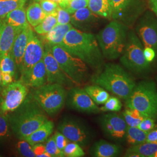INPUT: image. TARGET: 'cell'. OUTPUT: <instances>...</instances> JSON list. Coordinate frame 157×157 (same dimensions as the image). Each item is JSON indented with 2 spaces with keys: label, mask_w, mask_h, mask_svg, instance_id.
Masks as SVG:
<instances>
[{
  "label": "cell",
  "mask_w": 157,
  "mask_h": 157,
  "mask_svg": "<svg viewBox=\"0 0 157 157\" xmlns=\"http://www.w3.org/2000/svg\"><path fill=\"white\" fill-rule=\"evenodd\" d=\"M60 45L94 69L98 70L103 66L104 56L93 34L72 28Z\"/></svg>",
  "instance_id": "6da1fadb"
},
{
  "label": "cell",
  "mask_w": 157,
  "mask_h": 157,
  "mask_svg": "<svg viewBox=\"0 0 157 157\" xmlns=\"http://www.w3.org/2000/svg\"><path fill=\"white\" fill-rule=\"evenodd\" d=\"M8 119L12 132L19 140H24L47 120L45 112L34 100L32 94L28 95L22 105Z\"/></svg>",
  "instance_id": "7a4b0ae2"
},
{
  "label": "cell",
  "mask_w": 157,
  "mask_h": 157,
  "mask_svg": "<svg viewBox=\"0 0 157 157\" xmlns=\"http://www.w3.org/2000/svg\"><path fill=\"white\" fill-rule=\"evenodd\" d=\"M91 82L126 101L136 86L133 78L121 65L108 63L94 75Z\"/></svg>",
  "instance_id": "3957f363"
},
{
  "label": "cell",
  "mask_w": 157,
  "mask_h": 157,
  "mask_svg": "<svg viewBox=\"0 0 157 157\" xmlns=\"http://www.w3.org/2000/svg\"><path fill=\"white\" fill-rule=\"evenodd\" d=\"M129 27L113 20L97 34L99 47L104 58L114 60L121 56L126 44Z\"/></svg>",
  "instance_id": "277c9868"
},
{
  "label": "cell",
  "mask_w": 157,
  "mask_h": 157,
  "mask_svg": "<svg viewBox=\"0 0 157 157\" xmlns=\"http://www.w3.org/2000/svg\"><path fill=\"white\" fill-rule=\"evenodd\" d=\"M127 108L135 109L147 117L157 118V87L152 80H146L136 84L125 101Z\"/></svg>",
  "instance_id": "5b68a950"
},
{
  "label": "cell",
  "mask_w": 157,
  "mask_h": 157,
  "mask_svg": "<svg viewBox=\"0 0 157 157\" xmlns=\"http://www.w3.org/2000/svg\"><path fill=\"white\" fill-rule=\"evenodd\" d=\"M121 64L130 72L136 75H144L151 70L150 63L144 56L143 43L133 30L128 31L126 44L120 56Z\"/></svg>",
  "instance_id": "8992f818"
},
{
  "label": "cell",
  "mask_w": 157,
  "mask_h": 157,
  "mask_svg": "<svg viewBox=\"0 0 157 157\" xmlns=\"http://www.w3.org/2000/svg\"><path fill=\"white\" fill-rule=\"evenodd\" d=\"M67 94L63 86L56 83H47L36 88L32 94L43 111L52 116L58 113L64 107Z\"/></svg>",
  "instance_id": "52a82bcc"
},
{
  "label": "cell",
  "mask_w": 157,
  "mask_h": 157,
  "mask_svg": "<svg viewBox=\"0 0 157 157\" xmlns=\"http://www.w3.org/2000/svg\"><path fill=\"white\" fill-rule=\"evenodd\" d=\"M51 51L63 72L76 84L86 80L89 73L87 65L77 56H74L60 45H53Z\"/></svg>",
  "instance_id": "ba28073f"
},
{
  "label": "cell",
  "mask_w": 157,
  "mask_h": 157,
  "mask_svg": "<svg viewBox=\"0 0 157 157\" xmlns=\"http://www.w3.org/2000/svg\"><path fill=\"white\" fill-rule=\"evenodd\" d=\"M58 129L69 140L84 148L90 145L94 137L90 127L78 118L67 117L62 119Z\"/></svg>",
  "instance_id": "9c48e42d"
},
{
  "label": "cell",
  "mask_w": 157,
  "mask_h": 157,
  "mask_svg": "<svg viewBox=\"0 0 157 157\" xmlns=\"http://www.w3.org/2000/svg\"><path fill=\"white\" fill-rule=\"evenodd\" d=\"M112 19L123 23L128 27L133 25L143 14L146 0H110Z\"/></svg>",
  "instance_id": "30bf717a"
},
{
  "label": "cell",
  "mask_w": 157,
  "mask_h": 157,
  "mask_svg": "<svg viewBox=\"0 0 157 157\" xmlns=\"http://www.w3.org/2000/svg\"><path fill=\"white\" fill-rule=\"evenodd\" d=\"M28 86L21 80L4 87L0 93V112L6 114L15 111L28 95Z\"/></svg>",
  "instance_id": "8fae6325"
},
{
  "label": "cell",
  "mask_w": 157,
  "mask_h": 157,
  "mask_svg": "<svg viewBox=\"0 0 157 157\" xmlns=\"http://www.w3.org/2000/svg\"><path fill=\"white\" fill-rule=\"evenodd\" d=\"M98 123L104 135L109 139L119 143L126 141L128 125L122 115L115 112L104 114L99 118Z\"/></svg>",
  "instance_id": "7c38bea8"
},
{
  "label": "cell",
  "mask_w": 157,
  "mask_h": 157,
  "mask_svg": "<svg viewBox=\"0 0 157 157\" xmlns=\"http://www.w3.org/2000/svg\"><path fill=\"white\" fill-rule=\"evenodd\" d=\"M44 53V44L30 28L28 44L23 55L22 64L19 68L21 76L25 75L34 65L43 58Z\"/></svg>",
  "instance_id": "4fadbf2b"
},
{
  "label": "cell",
  "mask_w": 157,
  "mask_h": 157,
  "mask_svg": "<svg viewBox=\"0 0 157 157\" xmlns=\"http://www.w3.org/2000/svg\"><path fill=\"white\" fill-rule=\"evenodd\" d=\"M138 20L136 32L144 47L153 48L157 52V19L147 12Z\"/></svg>",
  "instance_id": "5bb4252c"
},
{
  "label": "cell",
  "mask_w": 157,
  "mask_h": 157,
  "mask_svg": "<svg viewBox=\"0 0 157 157\" xmlns=\"http://www.w3.org/2000/svg\"><path fill=\"white\" fill-rule=\"evenodd\" d=\"M43 61L46 70L47 83H56L63 87H69L76 84L63 72L53 56L51 47L49 45H45L44 47Z\"/></svg>",
  "instance_id": "9a60e30c"
},
{
  "label": "cell",
  "mask_w": 157,
  "mask_h": 157,
  "mask_svg": "<svg viewBox=\"0 0 157 157\" xmlns=\"http://www.w3.org/2000/svg\"><path fill=\"white\" fill-rule=\"evenodd\" d=\"M67 104L71 109L87 113H97L100 111L84 89L72 87L67 93Z\"/></svg>",
  "instance_id": "2e32d148"
},
{
  "label": "cell",
  "mask_w": 157,
  "mask_h": 157,
  "mask_svg": "<svg viewBox=\"0 0 157 157\" xmlns=\"http://www.w3.org/2000/svg\"><path fill=\"white\" fill-rule=\"evenodd\" d=\"M99 16L94 13L87 7L82 8L71 14V24L78 30L86 32L95 27Z\"/></svg>",
  "instance_id": "e0dca14e"
},
{
  "label": "cell",
  "mask_w": 157,
  "mask_h": 157,
  "mask_svg": "<svg viewBox=\"0 0 157 157\" xmlns=\"http://www.w3.org/2000/svg\"><path fill=\"white\" fill-rule=\"evenodd\" d=\"M20 80L27 86L37 88L47 83V75L43 58L34 65L27 73L21 76Z\"/></svg>",
  "instance_id": "ac0fdd59"
},
{
  "label": "cell",
  "mask_w": 157,
  "mask_h": 157,
  "mask_svg": "<svg viewBox=\"0 0 157 157\" xmlns=\"http://www.w3.org/2000/svg\"><path fill=\"white\" fill-rule=\"evenodd\" d=\"M89 152L91 157H119L123 152V148L117 144L100 140L95 142L90 147Z\"/></svg>",
  "instance_id": "d6986e66"
},
{
  "label": "cell",
  "mask_w": 157,
  "mask_h": 157,
  "mask_svg": "<svg viewBox=\"0 0 157 157\" xmlns=\"http://www.w3.org/2000/svg\"><path fill=\"white\" fill-rule=\"evenodd\" d=\"M20 32L9 25L4 19H0V56L11 51L14 40Z\"/></svg>",
  "instance_id": "ffe728a7"
},
{
  "label": "cell",
  "mask_w": 157,
  "mask_h": 157,
  "mask_svg": "<svg viewBox=\"0 0 157 157\" xmlns=\"http://www.w3.org/2000/svg\"><path fill=\"white\" fill-rule=\"evenodd\" d=\"M30 28V25H29L17 34L10 51L12 56L19 69L22 64L23 55L28 44Z\"/></svg>",
  "instance_id": "44dd1931"
},
{
  "label": "cell",
  "mask_w": 157,
  "mask_h": 157,
  "mask_svg": "<svg viewBox=\"0 0 157 157\" xmlns=\"http://www.w3.org/2000/svg\"><path fill=\"white\" fill-rule=\"evenodd\" d=\"M72 28V25L71 23L66 25L57 24L48 33L41 35V40L44 44L50 47L60 45L67 33Z\"/></svg>",
  "instance_id": "7402d4cb"
},
{
  "label": "cell",
  "mask_w": 157,
  "mask_h": 157,
  "mask_svg": "<svg viewBox=\"0 0 157 157\" xmlns=\"http://www.w3.org/2000/svg\"><path fill=\"white\" fill-rule=\"evenodd\" d=\"M54 128V124L53 122L47 119L40 128L24 140L27 141L32 146L37 143H43L47 140L52 133Z\"/></svg>",
  "instance_id": "603a6c76"
},
{
  "label": "cell",
  "mask_w": 157,
  "mask_h": 157,
  "mask_svg": "<svg viewBox=\"0 0 157 157\" xmlns=\"http://www.w3.org/2000/svg\"><path fill=\"white\" fill-rule=\"evenodd\" d=\"M4 19L9 25L19 31L29 25L24 6L10 12Z\"/></svg>",
  "instance_id": "cb8c5ba5"
},
{
  "label": "cell",
  "mask_w": 157,
  "mask_h": 157,
  "mask_svg": "<svg viewBox=\"0 0 157 157\" xmlns=\"http://www.w3.org/2000/svg\"><path fill=\"white\" fill-rule=\"evenodd\" d=\"M88 8L99 17L107 19L112 18V6L110 0H89Z\"/></svg>",
  "instance_id": "d4e9b609"
},
{
  "label": "cell",
  "mask_w": 157,
  "mask_h": 157,
  "mask_svg": "<svg viewBox=\"0 0 157 157\" xmlns=\"http://www.w3.org/2000/svg\"><path fill=\"white\" fill-rule=\"evenodd\" d=\"M39 3L34 2L26 9V17L29 24L33 28L36 27L46 17Z\"/></svg>",
  "instance_id": "484cf974"
},
{
  "label": "cell",
  "mask_w": 157,
  "mask_h": 157,
  "mask_svg": "<svg viewBox=\"0 0 157 157\" xmlns=\"http://www.w3.org/2000/svg\"><path fill=\"white\" fill-rule=\"evenodd\" d=\"M84 90L97 105L104 104L110 97L107 90L97 84L87 86Z\"/></svg>",
  "instance_id": "4316f807"
},
{
  "label": "cell",
  "mask_w": 157,
  "mask_h": 157,
  "mask_svg": "<svg viewBox=\"0 0 157 157\" xmlns=\"http://www.w3.org/2000/svg\"><path fill=\"white\" fill-rule=\"evenodd\" d=\"M148 132H144L138 127L128 126L126 141L130 146L137 145L146 142Z\"/></svg>",
  "instance_id": "83f0119b"
},
{
  "label": "cell",
  "mask_w": 157,
  "mask_h": 157,
  "mask_svg": "<svg viewBox=\"0 0 157 157\" xmlns=\"http://www.w3.org/2000/svg\"><path fill=\"white\" fill-rule=\"evenodd\" d=\"M157 151V143L147 141L131 146L126 150V151L133 152L138 154L141 157H153Z\"/></svg>",
  "instance_id": "f1b7e54d"
},
{
  "label": "cell",
  "mask_w": 157,
  "mask_h": 157,
  "mask_svg": "<svg viewBox=\"0 0 157 157\" xmlns=\"http://www.w3.org/2000/svg\"><path fill=\"white\" fill-rule=\"evenodd\" d=\"M122 115L128 126L130 127H138L141 122L147 117L139 111L129 108L123 111Z\"/></svg>",
  "instance_id": "f546056e"
},
{
  "label": "cell",
  "mask_w": 157,
  "mask_h": 157,
  "mask_svg": "<svg viewBox=\"0 0 157 157\" xmlns=\"http://www.w3.org/2000/svg\"><path fill=\"white\" fill-rule=\"evenodd\" d=\"M0 68L1 73H10L13 78H15L17 65L10 51L0 56Z\"/></svg>",
  "instance_id": "4dcf8cb0"
},
{
  "label": "cell",
  "mask_w": 157,
  "mask_h": 157,
  "mask_svg": "<svg viewBox=\"0 0 157 157\" xmlns=\"http://www.w3.org/2000/svg\"><path fill=\"white\" fill-rule=\"evenodd\" d=\"M57 24L56 11L52 14L47 15L39 25L34 28V30L37 33L44 35L48 33Z\"/></svg>",
  "instance_id": "1f68e13d"
},
{
  "label": "cell",
  "mask_w": 157,
  "mask_h": 157,
  "mask_svg": "<svg viewBox=\"0 0 157 157\" xmlns=\"http://www.w3.org/2000/svg\"><path fill=\"white\" fill-rule=\"evenodd\" d=\"M26 0H0V19H4L12 11L23 6Z\"/></svg>",
  "instance_id": "d6a6232c"
},
{
  "label": "cell",
  "mask_w": 157,
  "mask_h": 157,
  "mask_svg": "<svg viewBox=\"0 0 157 157\" xmlns=\"http://www.w3.org/2000/svg\"><path fill=\"white\" fill-rule=\"evenodd\" d=\"M88 4L89 0H64L59 6L71 14H72L78 10L87 7Z\"/></svg>",
  "instance_id": "836d02e7"
},
{
  "label": "cell",
  "mask_w": 157,
  "mask_h": 157,
  "mask_svg": "<svg viewBox=\"0 0 157 157\" xmlns=\"http://www.w3.org/2000/svg\"><path fill=\"white\" fill-rule=\"evenodd\" d=\"M100 111L103 112H119L121 110L122 104L118 97H109Z\"/></svg>",
  "instance_id": "e575fe53"
},
{
  "label": "cell",
  "mask_w": 157,
  "mask_h": 157,
  "mask_svg": "<svg viewBox=\"0 0 157 157\" xmlns=\"http://www.w3.org/2000/svg\"><path fill=\"white\" fill-rule=\"evenodd\" d=\"M65 157H82L85 155L82 147L76 143L69 142L63 150Z\"/></svg>",
  "instance_id": "d590c367"
},
{
  "label": "cell",
  "mask_w": 157,
  "mask_h": 157,
  "mask_svg": "<svg viewBox=\"0 0 157 157\" xmlns=\"http://www.w3.org/2000/svg\"><path fill=\"white\" fill-rule=\"evenodd\" d=\"M16 147L17 151L22 157H36L32 146L25 140H19V141L17 143Z\"/></svg>",
  "instance_id": "8d00e7d4"
},
{
  "label": "cell",
  "mask_w": 157,
  "mask_h": 157,
  "mask_svg": "<svg viewBox=\"0 0 157 157\" xmlns=\"http://www.w3.org/2000/svg\"><path fill=\"white\" fill-rule=\"evenodd\" d=\"M45 146V151L50 155L51 157H65L63 152L61 151L56 146V143L53 137H50L47 140Z\"/></svg>",
  "instance_id": "74e56055"
},
{
  "label": "cell",
  "mask_w": 157,
  "mask_h": 157,
  "mask_svg": "<svg viewBox=\"0 0 157 157\" xmlns=\"http://www.w3.org/2000/svg\"><path fill=\"white\" fill-rule=\"evenodd\" d=\"M9 119L6 115L0 112V140L6 139L10 135Z\"/></svg>",
  "instance_id": "f35d334b"
},
{
  "label": "cell",
  "mask_w": 157,
  "mask_h": 157,
  "mask_svg": "<svg viewBox=\"0 0 157 157\" xmlns=\"http://www.w3.org/2000/svg\"><path fill=\"white\" fill-rule=\"evenodd\" d=\"M39 4L46 15L56 12L59 6L58 4L50 0H40Z\"/></svg>",
  "instance_id": "ab89813d"
},
{
  "label": "cell",
  "mask_w": 157,
  "mask_h": 157,
  "mask_svg": "<svg viewBox=\"0 0 157 157\" xmlns=\"http://www.w3.org/2000/svg\"><path fill=\"white\" fill-rule=\"evenodd\" d=\"M56 19L58 24H68L71 22V14L59 6L56 10Z\"/></svg>",
  "instance_id": "60d3db41"
},
{
  "label": "cell",
  "mask_w": 157,
  "mask_h": 157,
  "mask_svg": "<svg viewBox=\"0 0 157 157\" xmlns=\"http://www.w3.org/2000/svg\"><path fill=\"white\" fill-rule=\"evenodd\" d=\"M53 137L54 139V140L58 148L61 151L63 152L64 148L69 143V140L59 131L56 132L54 135L53 136Z\"/></svg>",
  "instance_id": "b9f144b4"
},
{
  "label": "cell",
  "mask_w": 157,
  "mask_h": 157,
  "mask_svg": "<svg viewBox=\"0 0 157 157\" xmlns=\"http://www.w3.org/2000/svg\"><path fill=\"white\" fill-rule=\"evenodd\" d=\"M155 127V119L151 117H146L144 118L138 126V128L140 130L148 133L154 129Z\"/></svg>",
  "instance_id": "7bdbcfd3"
},
{
  "label": "cell",
  "mask_w": 157,
  "mask_h": 157,
  "mask_svg": "<svg viewBox=\"0 0 157 157\" xmlns=\"http://www.w3.org/2000/svg\"><path fill=\"white\" fill-rule=\"evenodd\" d=\"M144 56L146 61L149 63L152 62L156 56V52L149 47H145L144 48Z\"/></svg>",
  "instance_id": "ee69618b"
},
{
  "label": "cell",
  "mask_w": 157,
  "mask_h": 157,
  "mask_svg": "<svg viewBox=\"0 0 157 157\" xmlns=\"http://www.w3.org/2000/svg\"><path fill=\"white\" fill-rule=\"evenodd\" d=\"M32 148L36 157H40L41 155H42L46 152L45 145L42 143L34 144L32 146Z\"/></svg>",
  "instance_id": "f6af8a7d"
},
{
  "label": "cell",
  "mask_w": 157,
  "mask_h": 157,
  "mask_svg": "<svg viewBox=\"0 0 157 157\" xmlns=\"http://www.w3.org/2000/svg\"><path fill=\"white\" fill-rule=\"evenodd\" d=\"M13 77L8 73H1V80L3 88L13 82Z\"/></svg>",
  "instance_id": "bcb514c9"
},
{
  "label": "cell",
  "mask_w": 157,
  "mask_h": 157,
  "mask_svg": "<svg viewBox=\"0 0 157 157\" xmlns=\"http://www.w3.org/2000/svg\"><path fill=\"white\" fill-rule=\"evenodd\" d=\"M146 141L157 143V129H153L148 133Z\"/></svg>",
  "instance_id": "7dc6e473"
},
{
  "label": "cell",
  "mask_w": 157,
  "mask_h": 157,
  "mask_svg": "<svg viewBox=\"0 0 157 157\" xmlns=\"http://www.w3.org/2000/svg\"><path fill=\"white\" fill-rule=\"evenodd\" d=\"M148 6L154 12L157 11V0H148Z\"/></svg>",
  "instance_id": "c3c4849f"
},
{
  "label": "cell",
  "mask_w": 157,
  "mask_h": 157,
  "mask_svg": "<svg viewBox=\"0 0 157 157\" xmlns=\"http://www.w3.org/2000/svg\"><path fill=\"white\" fill-rule=\"evenodd\" d=\"M3 89V86L2 84V80H1V68H0V93L1 91Z\"/></svg>",
  "instance_id": "681fc988"
},
{
  "label": "cell",
  "mask_w": 157,
  "mask_h": 157,
  "mask_svg": "<svg viewBox=\"0 0 157 157\" xmlns=\"http://www.w3.org/2000/svg\"><path fill=\"white\" fill-rule=\"evenodd\" d=\"M50 1H53V2H56L57 4H61V2H62L64 0H50Z\"/></svg>",
  "instance_id": "f907efd6"
},
{
  "label": "cell",
  "mask_w": 157,
  "mask_h": 157,
  "mask_svg": "<svg viewBox=\"0 0 157 157\" xmlns=\"http://www.w3.org/2000/svg\"><path fill=\"white\" fill-rule=\"evenodd\" d=\"M157 157V151L156 152H155V154L154 155V157Z\"/></svg>",
  "instance_id": "816d5d0a"
},
{
  "label": "cell",
  "mask_w": 157,
  "mask_h": 157,
  "mask_svg": "<svg viewBox=\"0 0 157 157\" xmlns=\"http://www.w3.org/2000/svg\"><path fill=\"white\" fill-rule=\"evenodd\" d=\"M154 13H155V15H156V16H157V11L156 12H154Z\"/></svg>",
  "instance_id": "f5cc1de1"
},
{
  "label": "cell",
  "mask_w": 157,
  "mask_h": 157,
  "mask_svg": "<svg viewBox=\"0 0 157 157\" xmlns=\"http://www.w3.org/2000/svg\"><path fill=\"white\" fill-rule=\"evenodd\" d=\"M26 1H27V0H26ZM36 1H39L40 0H36Z\"/></svg>",
  "instance_id": "db71d44e"
},
{
  "label": "cell",
  "mask_w": 157,
  "mask_h": 157,
  "mask_svg": "<svg viewBox=\"0 0 157 157\" xmlns=\"http://www.w3.org/2000/svg\"><path fill=\"white\" fill-rule=\"evenodd\" d=\"M65 1H70V0H65Z\"/></svg>",
  "instance_id": "11a10c76"
}]
</instances>
